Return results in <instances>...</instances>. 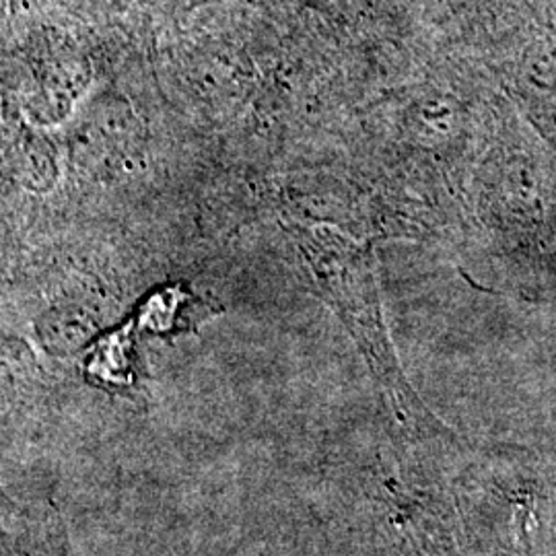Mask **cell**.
Segmentation results:
<instances>
[{"instance_id": "1", "label": "cell", "mask_w": 556, "mask_h": 556, "mask_svg": "<svg viewBox=\"0 0 556 556\" xmlns=\"http://www.w3.org/2000/svg\"><path fill=\"white\" fill-rule=\"evenodd\" d=\"M477 219L517 280H556V155L507 100L478 165Z\"/></svg>"}, {"instance_id": "2", "label": "cell", "mask_w": 556, "mask_h": 556, "mask_svg": "<svg viewBox=\"0 0 556 556\" xmlns=\"http://www.w3.org/2000/svg\"><path fill=\"white\" fill-rule=\"evenodd\" d=\"M287 229L312 285L355 340L394 415L418 431L438 429V420L425 408L397 363L371 250L328 225L289 223Z\"/></svg>"}, {"instance_id": "3", "label": "cell", "mask_w": 556, "mask_h": 556, "mask_svg": "<svg viewBox=\"0 0 556 556\" xmlns=\"http://www.w3.org/2000/svg\"><path fill=\"white\" fill-rule=\"evenodd\" d=\"M503 93L556 155V54L511 68L503 79Z\"/></svg>"}]
</instances>
